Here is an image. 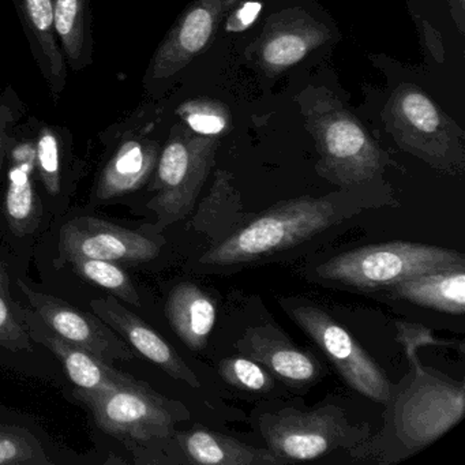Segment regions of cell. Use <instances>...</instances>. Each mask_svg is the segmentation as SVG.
I'll return each instance as SVG.
<instances>
[{"label":"cell","mask_w":465,"mask_h":465,"mask_svg":"<svg viewBox=\"0 0 465 465\" xmlns=\"http://www.w3.org/2000/svg\"><path fill=\"white\" fill-rule=\"evenodd\" d=\"M219 372L225 382L241 391L263 393L272 391L274 385L273 375L262 364L242 353L223 359Z\"/></svg>","instance_id":"4316f807"},{"label":"cell","mask_w":465,"mask_h":465,"mask_svg":"<svg viewBox=\"0 0 465 465\" xmlns=\"http://www.w3.org/2000/svg\"><path fill=\"white\" fill-rule=\"evenodd\" d=\"M66 262L72 263L73 271L86 282L104 288L133 306L141 307L140 295L132 279L115 262L85 257H72Z\"/></svg>","instance_id":"d4e9b609"},{"label":"cell","mask_w":465,"mask_h":465,"mask_svg":"<svg viewBox=\"0 0 465 465\" xmlns=\"http://www.w3.org/2000/svg\"><path fill=\"white\" fill-rule=\"evenodd\" d=\"M75 396L88 405L103 431L126 443L146 445L170 440L176 424L190 418L182 402L162 396L140 380L108 391L77 389Z\"/></svg>","instance_id":"3957f363"},{"label":"cell","mask_w":465,"mask_h":465,"mask_svg":"<svg viewBox=\"0 0 465 465\" xmlns=\"http://www.w3.org/2000/svg\"><path fill=\"white\" fill-rule=\"evenodd\" d=\"M25 113V103L13 86H7L0 96V171L6 164L7 154Z\"/></svg>","instance_id":"f546056e"},{"label":"cell","mask_w":465,"mask_h":465,"mask_svg":"<svg viewBox=\"0 0 465 465\" xmlns=\"http://www.w3.org/2000/svg\"><path fill=\"white\" fill-rule=\"evenodd\" d=\"M328 29L306 15L273 25L261 43V62L269 70H282L301 62L326 42Z\"/></svg>","instance_id":"7402d4cb"},{"label":"cell","mask_w":465,"mask_h":465,"mask_svg":"<svg viewBox=\"0 0 465 465\" xmlns=\"http://www.w3.org/2000/svg\"><path fill=\"white\" fill-rule=\"evenodd\" d=\"M261 6L260 2H246L242 5L233 15L227 20V31L231 34H239L249 29L252 24L257 20L260 15Z\"/></svg>","instance_id":"1f68e13d"},{"label":"cell","mask_w":465,"mask_h":465,"mask_svg":"<svg viewBox=\"0 0 465 465\" xmlns=\"http://www.w3.org/2000/svg\"><path fill=\"white\" fill-rule=\"evenodd\" d=\"M282 307L334 364L342 380L361 396L389 405L397 388L352 334L314 304L282 301Z\"/></svg>","instance_id":"52a82bcc"},{"label":"cell","mask_w":465,"mask_h":465,"mask_svg":"<svg viewBox=\"0 0 465 465\" xmlns=\"http://www.w3.org/2000/svg\"><path fill=\"white\" fill-rule=\"evenodd\" d=\"M239 0H195L160 45L145 74L146 89L175 77L211 42L217 25Z\"/></svg>","instance_id":"7c38bea8"},{"label":"cell","mask_w":465,"mask_h":465,"mask_svg":"<svg viewBox=\"0 0 465 465\" xmlns=\"http://www.w3.org/2000/svg\"><path fill=\"white\" fill-rule=\"evenodd\" d=\"M450 268H465L464 255L457 250L397 241L334 255L318 266L315 273L325 282L367 291L389 288L418 274Z\"/></svg>","instance_id":"7a4b0ae2"},{"label":"cell","mask_w":465,"mask_h":465,"mask_svg":"<svg viewBox=\"0 0 465 465\" xmlns=\"http://www.w3.org/2000/svg\"><path fill=\"white\" fill-rule=\"evenodd\" d=\"M391 114L399 145L432 167L449 173L462 170L464 156L456 127L429 97L416 89L399 88L391 99Z\"/></svg>","instance_id":"ba28073f"},{"label":"cell","mask_w":465,"mask_h":465,"mask_svg":"<svg viewBox=\"0 0 465 465\" xmlns=\"http://www.w3.org/2000/svg\"><path fill=\"white\" fill-rule=\"evenodd\" d=\"M465 268L443 269L402 280L388 290L391 295L448 314L465 312Z\"/></svg>","instance_id":"44dd1931"},{"label":"cell","mask_w":465,"mask_h":465,"mask_svg":"<svg viewBox=\"0 0 465 465\" xmlns=\"http://www.w3.org/2000/svg\"><path fill=\"white\" fill-rule=\"evenodd\" d=\"M260 430L269 450L285 464L310 461L340 448L352 449L370 438L369 424L351 423L347 412L336 405L265 413Z\"/></svg>","instance_id":"5b68a950"},{"label":"cell","mask_w":465,"mask_h":465,"mask_svg":"<svg viewBox=\"0 0 465 465\" xmlns=\"http://www.w3.org/2000/svg\"><path fill=\"white\" fill-rule=\"evenodd\" d=\"M165 314L173 331L190 350L206 347L216 325L217 309L203 288L187 282L175 285L168 295Z\"/></svg>","instance_id":"ffe728a7"},{"label":"cell","mask_w":465,"mask_h":465,"mask_svg":"<svg viewBox=\"0 0 465 465\" xmlns=\"http://www.w3.org/2000/svg\"><path fill=\"white\" fill-rule=\"evenodd\" d=\"M149 132L151 126L141 121L140 113L133 114L105 132L113 140V151L94 184L97 201L115 200L148 183L162 152L160 143L149 137Z\"/></svg>","instance_id":"30bf717a"},{"label":"cell","mask_w":465,"mask_h":465,"mask_svg":"<svg viewBox=\"0 0 465 465\" xmlns=\"http://www.w3.org/2000/svg\"><path fill=\"white\" fill-rule=\"evenodd\" d=\"M35 62L54 102L67 86V64L55 31L53 0H12Z\"/></svg>","instance_id":"ac0fdd59"},{"label":"cell","mask_w":465,"mask_h":465,"mask_svg":"<svg viewBox=\"0 0 465 465\" xmlns=\"http://www.w3.org/2000/svg\"><path fill=\"white\" fill-rule=\"evenodd\" d=\"M193 133L203 137L222 134L228 126L227 111L208 100H193L176 111Z\"/></svg>","instance_id":"f1b7e54d"},{"label":"cell","mask_w":465,"mask_h":465,"mask_svg":"<svg viewBox=\"0 0 465 465\" xmlns=\"http://www.w3.org/2000/svg\"><path fill=\"white\" fill-rule=\"evenodd\" d=\"M345 216L331 197L282 201L220 239L200 261L209 266L254 262L323 232Z\"/></svg>","instance_id":"6da1fadb"},{"label":"cell","mask_w":465,"mask_h":465,"mask_svg":"<svg viewBox=\"0 0 465 465\" xmlns=\"http://www.w3.org/2000/svg\"><path fill=\"white\" fill-rule=\"evenodd\" d=\"M407 353L416 378L401 394L396 391L389 402L396 412L385 427L401 442L396 461L434 442L464 416V385L432 377L421 369L415 351Z\"/></svg>","instance_id":"277c9868"},{"label":"cell","mask_w":465,"mask_h":465,"mask_svg":"<svg viewBox=\"0 0 465 465\" xmlns=\"http://www.w3.org/2000/svg\"><path fill=\"white\" fill-rule=\"evenodd\" d=\"M17 285L45 325L62 339L80 345L107 363L135 359L134 351L97 315L75 309L55 296L35 291L23 280H18Z\"/></svg>","instance_id":"4fadbf2b"},{"label":"cell","mask_w":465,"mask_h":465,"mask_svg":"<svg viewBox=\"0 0 465 465\" xmlns=\"http://www.w3.org/2000/svg\"><path fill=\"white\" fill-rule=\"evenodd\" d=\"M21 320L31 339L47 347L54 355L58 356L64 364L70 381L75 388L86 391H102L118 386L129 385L137 378L115 369L111 363L102 361L80 345L72 344L51 331L37 312L21 309Z\"/></svg>","instance_id":"5bb4252c"},{"label":"cell","mask_w":465,"mask_h":465,"mask_svg":"<svg viewBox=\"0 0 465 465\" xmlns=\"http://www.w3.org/2000/svg\"><path fill=\"white\" fill-rule=\"evenodd\" d=\"M214 152L216 141L211 137L192 134L182 127L173 130L154 170L152 190L156 194L148 208L157 214V223L152 231L164 230L192 212L208 178Z\"/></svg>","instance_id":"8992f818"},{"label":"cell","mask_w":465,"mask_h":465,"mask_svg":"<svg viewBox=\"0 0 465 465\" xmlns=\"http://www.w3.org/2000/svg\"><path fill=\"white\" fill-rule=\"evenodd\" d=\"M9 276L6 265L0 262V347L15 352L34 350L31 336L26 331L23 321L18 320L9 298Z\"/></svg>","instance_id":"83f0119b"},{"label":"cell","mask_w":465,"mask_h":465,"mask_svg":"<svg viewBox=\"0 0 465 465\" xmlns=\"http://www.w3.org/2000/svg\"><path fill=\"white\" fill-rule=\"evenodd\" d=\"M91 309L103 322L121 333L143 358L159 366L175 380L183 381L192 388H200L201 382L197 375L179 353L145 321L122 306L116 298L110 295L97 299L92 302Z\"/></svg>","instance_id":"e0dca14e"},{"label":"cell","mask_w":465,"mask_h":465,"mask_svg":"<svg viewBox=\"0 0 465 465\" xmlns=\"http://www.w3.org/2000/svg\"><path fill=\"white\" fill-rule=\"evenodd\" d=\"M35 119L18 126L7 154V186L5 214L10 230L17 236L31 235L40 222L39 197L35 168Z\"/></svg>","instance_id":"9a60e30c"},{"label":"cell","mask_w":465,"mask_h":465,"mask_svg":"<svg viewBox=\"0 0 465 465\" xmlns=\"http://www.w3.org/2000/svg\"><path fill=\"white\" fill-rule=\"evenodd\" d=\"M40 440L26 429L0 424V465H51Z\"/></svg>","instance_id":"484cf974"},{"label":"cell","mask_w":465,"mask_h":465,"mask_svg":"<svg viewBox=\"0 0 465 465\" xmlns=\"http://www.w3.org/2000/svg\"><path fill=\"white\" fill-rule=\"evenodd\" d=\"M56 36L67 67L81 72L94 64L91 0H53Z\"/></svg>","instance_id":"603a6c76"},{"label":"cell","mask_w":465,"mask_h":465,"mask_svg":"<svg viewBox=\"0 0 465 465\" xmlns=\"http://www.w3.org/2000/svg\"><path fill=\"white\" fill-rule=\"evenodd\" d=\"M321 162L318 173L331 183L355 186L375 178L383 167L380 149L358 121L344 111H328L312 127Z\"/></svg>","instance_id":"9c48e42d"},{"label":"cell","mask_w":465,"mask_h":465,"mask_svg":"<svg viewBox=\"0 0 465 465\" xmlns=\"http://www.w3.org/2000/svg\"><path fill=\"white\" fill-rule=\"evenodd\" d=\"M183 454L182 462L200 465H279L284 460L269 449L254 448L235 438L220 434L212 430L192 429L189 431L173 432Z\"/></svg>","instance_id":"d6986e66"},{"label":"cell","mask_w":465,"mask_h":465,"mask_svg":"<svg viewBox=\"0 0 465 465\" xmlns=\"http://www.w3.org/2000/svg\"><path fill=\"white\" fill-rule=\"evenodd\" d=\"M235 348L293 388L312 385L320 375V364L315 358L271 323L247 329L235 342Z\"/></svg>","instance_id":"2e32d148"},{"label":"cell","mask_w":465,"mask_h":465,"mask_svg":"<svg viewBox=\"0 0 465 465\" xmlns=\"http://www.w3.org/2000/svg\"><path fill=\"white\" fill-rule=\"evenodd\" d=\"M163 244V239L97 217H75L62 228L59 257L64 262L72 257H85L135 265L154 260Z\"/></svg>","instance_id":"8fae6325"},{"label":"cell","mask_w":465,"mask_h":465,"mask_svg":"<svg viewBox=\"0 0 465 465\" xmlns=\"http://www.w3.org/2000/svg\"><path fill=\"white\" fill-rule=\"evenodd\" d=\"M397 331H399V341L404 344L405 350L416 351L418 347L423 345H445L453 344L451 341H442L435 339L431 331L424 326L416 325V323L397 322Z\"/></svg>","instance_id":"4dcf8cb0"},{"label":"cell","mask_w":465,"mask_h":465,"mask_svg":"<svg viewBox=\"0 0 465 465\" xmlns=\"http://www.w3.org/2000/svg\"><path fill=\"white\" fill-rule=\"evenodd\" d=\"M70 137L69 130L35 119V168L50 195L61 193L64 152Z\"/></svg>","instance_id":"cb8c5ba5"}]
</instances>
